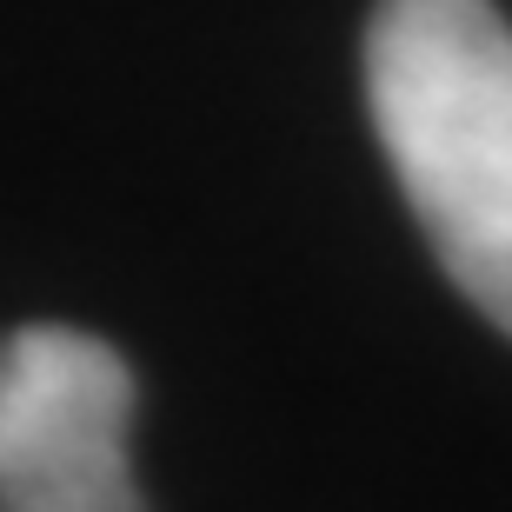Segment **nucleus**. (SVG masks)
Returning a JSON list of instances; mask_svg holds the SVG:
<instances>
[{"mask_svg": "<svg viewBox=\"0 0 512 512\" xmlns=\"http://www.w3.org/2000/svg\"><path fill=\"white\" fill-rule=\"evenodd\" d=\"M366 107L446 280L512 333V27L493 0H380Z\"/></svg>", "mask_w": 512, "mask_h": 512, "instance_id": "1", "label": "nucleus"}, {"mask_svg": "<svg viewBox=\"0 0 512 512\" xmlns=\"http://www.w3.org/2000/svg\"><path fill=\"white\" fill-rule=\"evenodd\" d=\"M0 512H147L133 366L100 333L40 320L0 346Z\"/></svg>", "mask_w": 512, "mask_h": 512, "instance_id": "2", "label": "nucleus"}]
</instances>
